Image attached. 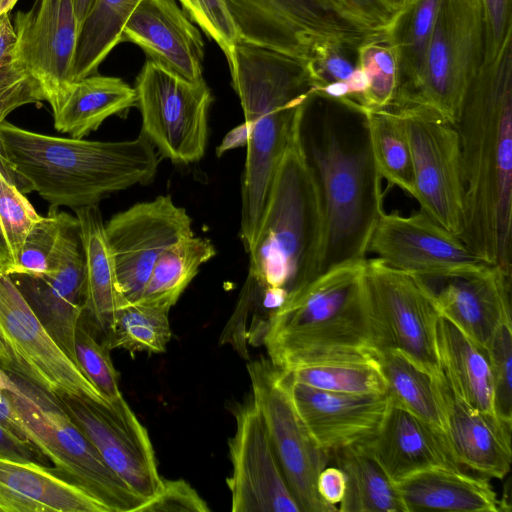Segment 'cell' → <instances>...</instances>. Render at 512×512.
Returning <instances> with one entry per match:
<instances>
[{"mask_svg":"<svg viewBox=\"0 0 512 512\" xmlns=\"http://www.w3.org/2000/svg\"><path fill=\"white\" fill-rule=\"evenodd\" d=\"M456 127L464 180L460 239L511 276L512 39L493 61L482 64Z\"/></svg>","mask_w":512,"mask_h":512,"instance_id":"6da1fadb","label":"cell"},{"mask_svg":"<svg viewBox=\"0 0 512 512\" xmlns=\"http://www.w3.org/2000/svg\"><path fill=\"white\" fill-rule=\"evenodd\" d=\"M227 63L247 131L240 238L248 252L281 157L315 94L306 62L277 50L240 38Z\"/></svg>","mask_w":512,"mask_h":512,"instance_id":"7a4b0ae2","label":"cell"},{"mask_svg":"<svg viewBox=\"0 0 512 512\" xmlns=\"http://www.w3.org/2000/svg\"><path fill=\"white\" fill-rule=\"evenodd\" d=\"M0 158L22 193L36 192L50 206L73 210L149 183L160 161L142 133L133 140L90 141L45 135L6 120L0 124Z\"/></svg>","mask_w":512,"mask_h":512,"instance_id":"3957f363","label":"cell"},{"mask_svg":"<svg viewBox=\"0 0 512 512\" xmlns=\"http://www.w3.org/2000/svg\"><path fill=\"white\" fill-rule=\"evenodd\" d=\"M365 260L329 267L271 313L262 345L274 366L290 370L333 357L376 356L362 285Z\"/></svg>","mask_w":512,"mask_h":512,"instance_id":"277c9868","label":"cell"},{"mask_svg":"<svg viewBox=\"0 0 512 512\" xmlns=\"http://www.w3.org/2000/svg\"><path fill=\"white\" fill-rule=\"evenodd\" d=\"M294 129L271 185L255 241L248 276L261 292L288 294L322 272L323 203L316 172Z\"/></svg>","mask_w":512,"mask_h":512,"instance_id":"5b68a950","label":"cell"},{"mask_svg":"<svg viewBox=\"0 0 512 512\" xmlns=\"http://www.w3.org/2000/svg\"><path fill=\"white\" fill-rule=\"evenodd\" d=\"M308 156L323 203L322 272L337 264L366 259L370 240L384 213L383 178L368 141L361 147L347 148L327 128L320 145L311 143Z\"/></svg>","mask_w":512,"mask_h":512,"instance_id":"8992f818","label":"cell"},{"mask_svg":"<svg viewBox=\"0 0 512 512\" xmlns=\"http://www.w3.org/2000/svg\"><path fill=\"white\" fill-rule=\"evenodd\" d=\"M11 375L23 393L8 394L28 427L31 442L54 464L53 471L98 499L110 512H139L147 500L114 473L54 397Z\"/></svg>","mask_w":512,"mask_h":512,"instance_id":"52a82bcc","label":"cell"},{"mask_svg":"<svg viewBox=\"0 0 512 512\" xmlns=\"http://www.w3.org/2000/svg\"><path fill=\"white\" fill-rule=\"evenodd\" d=\"M362 285L376 353L397 350L433 377L440 376L437 334L442 315L427 279L376 257L365 260Z\"/></svg>","mask_w":512,"mask_h":512,"instance_id":"ba28073f","label":"cell"},{"mask_svg":"<svg viewBox=\"0 0 512 512\" xmlns=\"http://www.w3.org/2000/svg\"><path fill=\"white\" fill-rule=\"evenodd\" d=\"M484 48L481 0H442L419 82L404 105L426 106L456 125L468 88L483 64Z\"/></svg>","mask_w":512,"mask_h":512,"instance_id":"9c48e42d","label":"cell"},{"mask_svg":"<svg viewBox=\"0 0 512 512\" xmlns=\"http://www.w3.org/2000/svg\"><path fill=\"white\" fill-rule=\"evenodd\" d=\"M409 142L414 195L421 211L460 238L464 180L458 129L435 110L417 104L392 107Z\"/></svg>","mask_w":512,"mask_h":512,"instance_id":"30bf717a","label":"cell"},{"mask_svg":"<svg viewBox=\"0 0 512 512\" xmlns=\"http://www.w3.org/2000/svg\"><path fill=\"white\" fill-rule=\"evenodd\" d=\"M141 133L158 153L177 164L205 153L212 94L205 80L188 81L147 60L136 78Z\"/></svg>","mask_w":512,"mask_h":512,"instance_id":"8fae6325","label":"cell"},{"mask_svg":"<svg viewBox=\"0 0 512 512\" xmlns=\"http://www.w3.org/2000/svg\"><path fill=\"white\" fill-rule=\"evenodd\" d=\"M252 401L261 413L287 484L301 512H335L317 492V478L331 456L314 441L287 391L282 370L269 359L251 361Z\"/></svg>","mask_w":512,"mask_h":512,"instance_id":"7c38bea8","label":"cell"},{"mask_svg":"<svg viewBox=\"0 0 512 512\" xmlns=\"http://www.w3.org/2000/svg\"><path fill=\"white\" fill-rule=\"evenodd\" d=\"M0 350L7 371L45 391L106 400L64 353L31 309L12 277L0 273Z\"/></svg>","mask_w":512,"mask_h":512,"instance_id":"4fadbf2b","label":"cell"},{"mask_svg":"<svg viewBox=\"0 0 512 512\" xmlns=\"http://www.w3.org/2000/svg\"><path fill=\"white\" fill-rule=\"evenodd\" d=\"M53 397L136 494L149 501L160 492L163 479L149 434L122 394L106 402L68 394Z\"/></svg>","mask_w":512,"mask_h":512,"instance_id":"5bb4252c","label":"cell"},{"mask_svg":"<svg viewBox=\"0 0 512 512\" xmlns=\"http://www.w3.org/2000/svg\"><path fill=\"white\" fill-rule=\"evenodd\" d=\"M105 233L127 304L139 300L160 254L194 235L191 217L169 195L115 214L105 224Z\"/></svg>","mask_w":512,"mask_h":512,"instance_id":"9a60e30c","label":"cell"},{"mask_svg":"<svg viewBox=\"0 0 512 512\" xmlns=\"http://www.w3.org/2000/svg\"><path fill=\"white\" fill-rule=\"evenodd\" d=\"M224 1L241 39L304 62L323 40L341 42L354 51L368 40L313 0Z\"/></svg>","mask_w":512,"mask_h":512,"instance_id":"2e32d148","label":"cell"},{"mask_svg":"<svg viewBox=\"0 0 512 512\" xmlns=\"http://www.w3.org/2000/svg\"><path fill=\"white\" fill-rule=\"evenodd\" d=\"M368 251L393 268L426 279L467 276L490 266L422 211L409 216L383 213Z\"/></svg>","mask_w":512,"mask_h":512,"instance_id":"e0dca14e","label":"cell"},{"mask_svg":"<svg viewBox=\"0 0 512 512\" xmlns=\"http://www.w3.org/2000/svg\"><path fill=\"white\" fill-rule=\"evenodd\" d=\"M11 277L50 336L78 366L74 342L84 310L85 267L76 216L64 226L44 274Z\"/></svg>","mask_w":512,"mask_h":512,"instance_id":"ac0fdd59","label":"cell"},{"mask_svg":"<svg viewBox=\"0 0 512 512\" xmlns=\"http://www.w3.org/2000/svg\"><path fill=\"white\" fill-rule=\"evenodd\" d=\"M226 479L233 512H301L284 477L264 419L252 399L235 410Z\"/></svg>","mask_w":512,"mask_h":512,"instance_id":"d6986e66","label":"cell"},{"mask_svg":"<svg viewBox=\"0 0 512 512\" xmlns=\"http://www.w3.org/2000/svg\"><path fill=\"white\" fill-rule=\"evenodd\" d=\"M13 27L17 55L51 105L73 82L80 26L72 0H35L17 12Z\"/></svg>","mask_w":512,"mask_h":512,"instance_id":"ffe728a7","label":"cell"},{"mask_svg":"<svg viewBox=\"0 0 512 512\" xmlns=\"http://www.w3.org/2000/svg\"><path fill=\"white\" fill-rule=\"evenodd\" d=\"M282 370V369H281ZM292 404L320 448L331 453L369 440L389 407L388 394H355L310 387L282 370Z\"/></svg>","mask_w":512,"mask_h":512,"instance_id":"44dd1931","label":"cell"},{"mask_svg":"<svg viewBox=\"0 0 512 512\" xmlns=\"http://www.w3.org/2000/svg\"><path fill=\"white\" fill-rule=\"evenodd\" d=\"M122 41L136 44L149 60L188 81L204 80L201 33L175 0H142L122 30Z\"/></svg>","mask_w":512,"mask_h":512,"instance_id":"7402d4cb","label":"cell"},{"mask_svg":"<svg viewBox=\"0 0 512 512\" xmlns=\"http://www.w3.org/2000/svg\"><path fill=\"white\" fill-rule=\"evenodd\" d=\"M434 380L447 439L457 463L488 479H503L512 461V424L465 402L451 388L443 372Z\"/></svg>","mask_w":512,"mask_h":512,"instance_id":"603a6c76","label":"cell"},{"mask_svg":"<svg viewBox=\"0 0 512 512\" xmlns=\"http://www.w3.org/2000/svg\"><path fill=\"white\" fill-rule=\"evenodd\" d=\"M363 445L393 483L429 469H462L447 437L391 398L379 428Z\"/></svg>","mask_w":512,"mask_h":512,"instance_id":"cb8c5ba5","label":"cell"},{"mask_svg":"<svg viewBox=\"0 0 512 512\" xmlns=\"http://www.w3.org/2000/svg\"><path fill=\"white\" fill-rule=\"evenodd\" d=\"M435 291L442 317L486 348L498 327L511 321V276L498 266L446 279Z\"/></svg>","mask_w":512,"mask_h":512,"instance_id":"d4e9b609","label":"cell"},{"mask_svg":"<svg viewBox=\"0 0 512 512\" xmlns=\"http://www.w3.org/2000/svg\"><path fill=\"white\" fill-rule=\"evenodd\" d=\"M0 512H110L51 467L0 455Z\"/></svg>","mask_w":512,"mask_h":512,"instance_id":"484cf974","label":"cell"},{"mask_svg":"<svg viewBox=\"0 0 512 512\" xmlns=\"http://www.w3.org/2000/svg\"><path fill=\"white\" fill-rule=\"evenodd\" d=\"M82 241L85 289L82 317L104 341L116 312L127 304L119 287L115 263L98 205L75 209Z\"/></svg>","mask_w":512,"mask_h":512,"instance_id":"4316f807","label":"cell"},{"mask_svg":"<svg viewBox=\"0 0 512 512\" xmlns=\"http://www.w3.org/2000/svg\"><path fill=\"white\" fill-rule=\"evenodd\" d=\"M405 512H500L498 498L488 478L462 469L434 468L393 483Z\"/></svg>","mask_w":512,"mask_h":512,"instance_id":"83f0119b","label":"cell"},{"mask_svg":"<svg viewBox=\"0 0 512 512\" xmlns=\"http://www.w3.org/2000/svg\"><path fill=\"white\" fill-rule=\"evenodd\" d=\"M136 101L135 88L121 78L93 74L72 82L50 106L57 131L84 138Z\"/></svg>","mask_w":512,"mask_h":512,"instance_id":"f1b7e54d","label":"cell"},{"mask_svg":"<svg viewBox=\"0 0 512 512\" xmlns=\"http://www.w3.org/2000/svg\"><path fill=\"white\" fill-rule=\"evenodd\" d=\"M437 343L441 369L451 388L474 408L496 414L486 349L444 317L438 324Z\"/></svg>","mask_w":512,"mask_h":512,"instance_id":"f546056e","label":"cell"},{"mask_svg":"<svg viewBox=\"0 0 512 512\" xmlns=\"http://www.w3.org/2000/svg\"><path fill=\"white\" fill-rule=\"evenodd\" d=\"M441 1L408 0L384 37L395 52L398 68L397 92L391 107L404 105L417 87Z\"/></svg>","mask_w":512,"mask_h":512,"instance_id":"4dcf8cb0","label":"cell"},{"mask_svg":"<svg viewBox=\"0 0 512 512\" xmlns=\"http://www.w3.org/2000/svg\"><path fill=\"white\" fill-rule=\"evenodd\" d=\"M331 457L345 474L342 512H405L393 482L363 444L340 448Z\"/></svg>","mask_w":512,"mask_h":512,"instance_id":"1f68e13d","label":"cell"},{"mask_svg":"<svg viewBox=\"0 0 512 512\" xmlns=\"http://www.w3.org/2000/svg\"><path fill=\"white\" fill-rule=\"evenodd\" d=\"M376 358L391 400L447 437L434 377L394 349L379 350Z\"/></svg>","mask_w":512,"mask_h":512,"instance_id":"d6a6232c","label":"cell"},{"mask_svg":"<svg viewBox=\"0 0 512 512\" xmlns=\"http://www.w3.org/2000/svg\"><path fill=\"white\" fill-rule=\"evenodd\" d=\"M216 254L213 243L197 236L187 237L160 254L136 302L171 309L197 275L199 268Z\"/></svg>","mask_w":512,"mask_h":512,"instance_id":"836d02e7","label":"cell"},{"mask_svg":"<svg viewBox=\"0 0 512 512\" xmlns=\"http://www.w3.org/2000/svg\"><path fill=\"white\" fill-rule=\"evenodd\" d=\"M142 0H95L82 23L73 63V82L96 74L99 65L121 42L122 30Z\"/></svg>","mask_w":512,"mask_h":512,"instance_id":"e575fe53","label":"cell"},{"mask_svg":"<svg viewBox=\"0 0 512 512\" xmlns=\"http://www.w3.org/2000/svg\"><path fill=\"white\" fill-rule=\"evenodd\" d=\"M367 141L376 168L390 185L414 195L413 169L409 142L403 123L392 107L361 112Z\"/></svg>","mask_w":512,"mask_h":512,"instance_id":"d590c367","label":"cell"},{"mask_svg":"<svg viewBox=\"0 0 512 512\" xmlns=\"http://www.w3.org/2000/svg\"><path fill=\"white\" fill-rule=\"evenodd\" d=\"M284 371L294 381L318 389L387 394V384L374 355L333 357Z\"/></svg>","mask_w":512,"mask_h":512,"instance_id":"8d00e7d4","label":"cell"},{"mask_svg":"<svg viewBox=\"0 0 512 512\" xmlns=\"http://www.w3.org/2000/svg\"><path fill=\"white\" fill-rule=\"evenodd\" d=\"M169 311L141 302L128 303L116 312L103 343L110 350L122 348L132 353H163L172 336Z\"/></svg>","mask_w":512,"mask_h":512,"instance_id":"74e56055","label":"cell"},{"mask_svg":"<svg viewBox=\"0 0 512 512\" xmlns=\"http://www.w3.org/2000/svg\"><path fill=\"white\" fill-rule=\"evenodd\" d=\"M45 100L37 79L19 59L8 13L0 14V124L15 109Z\"/></svg>","mask_w":512,"mask_h":512,"instance_id":"f35d334b","label":"cell"},{"mask_svg":"<svg viewBox=\"0 0 512 512\" xmlns=\"http://www.w3.org/2000/svg\"><path fill=\"white\" fill-rule=\"evenodd\" d=\"M356 65L363 71L367 88L356 109L378 110L392 106L398 86L396 55L384 39H371L356 49Z\"/></svg>","mask_w":512,"mask_h":512,"instance_id":"ab89813d","label":"cell"},{"mask_svg":"<svg viewBox=\"0 0 512 512\" xmlns=\"http://www.w3.org/2000/svg\"><path fill=\"white\" fill-rule=\"evenodd\" d=\"M74 345L79 368L99 393L106 400L120 396L118 373L113 366L110 349L95 336L82 316L76 328Z\"/></svg>","mask_w":512,"mask_h":512,"instance_id":"60d3db41","label":"cell"},{"mask_svg":"<svg viewBox=\"0 0 512 512\" xmlns=\"http://www.w3.org/2000/svg\"><path fill=\"white\" fill-rule=\"evenodd\" d=\"M70 217L58 207L50 206L48 214L26 236L17 255L16 274L41 275L48 270L50 257Z\"/></svg>","mask_w":512,"mask_h":512,"instance_id":"b9f144b4","label":"cell"},{"mask_svg":"<svg viewBox=\"0 0 512 512\" xmlns=\"http://www.w3.org/2000/svg\"><path fill=\"white\" fill-rule=\"evenodd\" d=\"M41 217L0 158V222L16 264L26 236Z\"/></svg>","mask_w":512,"mask_h":512,"instance_id":"7bdbcfd3","label":"cell"},{"mask_svg":"<svg viewBox=\"0 0 512 512\" xmlns=\"http://www.w3.org/2000/svg\"><path fill=\"white\" fill-rule=\"evenodd\" d=\"M320 8L369 40L384 38L397 12L384 0H313Z\"/></svg>","mask_w":512,"mask_h":512,"instance_id":"ee69618b","label":"cell"},{"mask_svg":"<svg viewBox=\"0 0 512 512\" xmlns=\"http://www.w3.org/2000/svg\"><path fill=\"white\" fill-rule=\"evenodd\" d=\"M496 415L512 424V321L502 323L486 346Z\"/></svg>","mask_w":512,"mask_h":512,"instance_id":"f6af8a7d","label":"cell"},{"mask_svg":"<svg viewBox=\"0 0 512 512\" xmlns=\"http://www.w3.org/2000/svg\"><path fill=\"white\" fill-rule=\"evenodd\" d=\"M183 10L224 53L226 60L240 39L224 0H179Z\"/></svg>","mask_w":512,"mask_h":512,"instance_id":"bcb514c9","label":"cell"},{"mask_svg":"<svg viewBox=\"0 0 512 512\" xmlns=\"http://www.w3.org/2000/svg\"><path fill=\"white\" fill-rule=\"evenodd\" d=\"M481 3L485 26L483 64H487L512 39V9L511 0H481Z\"/></svg>","mask_w":512,"mask_h":512,"instance_id":"7dc6e473","label":"cell"},{"mask_svg":"<svg viewBox=\"0 0 512 512\" xmlns=\"http://www.w3.org/2000/svg\"><path fill=\"white\" fill-rule=\"evenodd\" d=\"M207 512L206 502L184 480L162 481L160 492L147 501L139 512Z\"/></svg>","mask_w":512,"mask_h":512,"instance_id":"c3c4849f","label":"cell"},{"mask_svg":"<svg viewBox=\"0 0 512 512\" xmlns=\"http://www.w3.org/2000/svg\"><path fill=\"white\" fill-rule=\"evenodd\" d=\"M317 492L321 499L331 506L339 504L346 492V477L337 466L325 467L317 478Z\"/></svg>","mask_w":512,"mask_h":512,"instance_id":"681fc988","label":"cell"},{"mask_svg":"<svg viewBox=\"0 0 512 512\" xmlns=\"http://www.w3.org/2000/svg\"><path fill=\"white\" fill-rule=\"evenodd\" d=\"M0 455L22 461H32L42 465L50 462L36 446L21 441L1 427Z\"/></svg>","mask_w":512,"mask_h":512,"instance_id":"f907efd6","label":"cell"},{"mask_svg":"<svg viewBox=\"0 0 512 512\" xmlns=\"http://www.w3.org/2000/svg\"><path fill=\"white\" fill-rule=\"evenodd\" d=\"M0 427L21 441L34 445L26 423L5 391H0Z\"/></svg>","mask_w":512,"mask_h":512,"instance_id":"816d5d0a","label":"cell"},{"mask_svg":"<svg viewBox=\"0 0 512 512\" xmlns=\"http://www.w3.org/2000/svg\"><path fill=\"white\" fill-rule=\"evenodd\" d=\"M17 271L16 260L10 250L0 222V273L14 275Z\"/></svg>","mask_w":512,"mask_h":512,"instance_id":"f5cc1de1","label":"cell"},{"mask_svg":"<svg viewBox=\"0 0 512 512\" xmlns=\"http://www.w3.org/2000/svg\"><path fill=\"white\" fill-rule=\"evenodd\" d=\"M247 143V131L244 123L234 130L230 131L222 144L217 149V154L221 155L226 150L242 146Z\"/></svg>","mask_w":512,"mask_h":512,"instance_id":"db71d44e","label":"cell"},{"mask_svg":"<svg viewBox=\"0 0 512 512\" xmlns=\"http://www.w3.org/2000/svg\"><path fill=\"white\" fill-rule=\"evenodd\" d=\"M0 391L21 395L23 392L12 375L0 366Z\"/></svg>","mask_w":512,"mask_h":512,"instance_id":"11a10c76","label":"cell"},{"mask_svg":"<svg viewBox=\"0 0 512 512\" xmlns=\"http://www.w3.org/2000/svg\"><path fill=\"white\" fill-rule=\"evenodd\" d=\"M94 1L95 0H72L75 16L80 27L90 12Z\"/></svg>","mask_w":512,"mask_h":512,"instance_id":"9f6ffc18","label":"cell"},{"mask_svg":"<svg viewBox=\"0 0 512 512\" xmlns=\"http://www.w3.org/2000/svg\"><path fill=\"white\" fill-rule=\"evenodd\" d=\"M384 2L395 12H399L408 0H384Z\"/></svg>","mask_w":512,"mask_h":512,"instance_id":"6f0895ef","label":"cell"},{"mask_svg":"<svg viewBox=\"0 0 512 512\" xmlns=\"http://www.w3.org/2000/svg\"><path fill=\"white\" fill-rule=\"evenodd\" d=\"M18 0H0V14L9 13Z\"/></svg>","mask_w":512,"mask_h":512,"instance_id":"680465c9","label":"cell"},{"mask_svg":"<svg viewBox=\"0 0 512 512\" xmlns=\"http://www.w3.org/2000/svg\"><path fill=\"white\" fill-rule=\"evenodd\" d=\"M0 366L7 371V360L1 350H0Z\"/></svg>","mask_w":512,"mask_h":512,"instance_id":"91938a15","label":"cell"}]
</instances>
